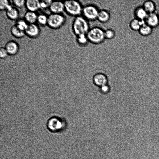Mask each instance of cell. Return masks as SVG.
I'll return each mask as SVG.
<instances>
[{
    "label": "cell",
    "instance_id": "cell-1",
    "mask_svg": "<svg viewBox=\"0 0 159 159\" xmlns=\"http://www.w3.org/2000/svg\"><path fill=\"white\" fill-rule=\"evenodd\" d=\"M46 126L51 132L57 133L64 131L66 128L67 123L64 118L57 116L50 117L47 120Z\"/></svg>",
    "mask_w": 159,
    "mask_h": 159
},
{
    "label": "cell",
    "instance_id": "cell-2",
    "mask_svg": "<svg viewBox=\"0 0 159 159\" xmlns=\"http://www.w3.org/2000/svg\"><path fill=\"white\" fill-rule=\"evenodd\" d=\"M90 29L88 21L83 16L75 17L72 23V29L76 36L86 34Z\"/></svg>",
    "mask_w": 159,
    "mask_h": 159
},
{
    "label": "cell",
    "instance_id": "cell-3",
    "mask_svg": "<svg viewBox=\"0 0 159 159\" xmlns=\"http://www.w3.org/2000/svg\"><path fill=\"white\" fill-rule=\"evenodd\" d=\"M104 31L98 26L90 28L86 34L89 42L93 44L102 43L105 39Z\"/></svg>",
    "mask_w": 159,
    "mask_h": 159
},
{
    "label": "cell",
    "instance_id": "cell-4",
    "mask_svg": "<svg viewBox=\"0 0 159 159\" xmlns=\"http://www.w3.org/2000/svg\"><path fill=\"white\" fill-rule=\"evenodd\" d=\"M65 11L69 15L75 17L81 16L83 7L79 1L67 0L64 2Z\"/></svg>",
    "mask_w": 159,
    "mask_h": 159
},
{
    "label": "cell",
    "instance_id": "cell-5",
    "mask_svg": "<svg viewBox=\"0 0 159 159\" xmlns=\"http://www.w3.org/2000/svg\"><path fill=\"white\" fill-rule=\"evenodd\" d=\"M66 20V17L62 14L51 13L48 16L47 25L51 29H58L64 24Z\"/></svg>",
    "mask_w": 159,
    "mask_h": 159
},
{
    "label": "cell",
    "instance_id": "cell-6",
    "mask_svg": "<svg viewBox=\"0 0 159 159\" xmlns=\"http://www.w3.org/2000/svg\"><path fill=\"white\" fill-rule=\"evenodd\" d=\"M99 11L95 5H87L83 7L82 14L88 21H93L97 19Z\"/></svg>",
    "mask_w": 159,
    "mask_h": 159
},
{
    "label": "cell",
    "instance_id": "cell-7",
    "mask_svg": "<svg viewBox=\"0 0 159 159\" xmlns=\"http://www.w3.org/2000/svg\"><path fill=\"white\" fill-rule=\"evenodd\" d=\"M40 33V28L39 25L36 23L29 24L25 31V35L32 38L38 37Z\"/></svg>",
    "mask_w": 159,
    "mask_h": 159
},
{
    "label": "cell",
    "instance_id": "cell-8",
    "mask_svg": "<svg viewBox=\"0 0 159 159\" xmlns=\"http://www.w3.org/2000/svg\"><path fill=\"white\" fill-rule=\"evenodd\" d=\"M9 55H16L19 50V45L18 43L14 40H10L5 44L4 47Z\"/></svg>",
    "mask_w": 159,
    "mask_h": 159
},
{
    "label": "cell",
    "instance_id": "cell-9",
    "mask_svg": "<svg viewBox=\"0 0 159 159\" xmlns=\"http://www.w3.org/2000/svg\"><path fill=\"white\" fill-rule=\"evenodd\" d=\"M49 9L51 13L62 14L65 11L64 3L60 1H52Z\"/></svg>",
    "mask_w": 159,
    "mask_h": 159
},
{
    "label": "cell",
    "instance_id": "cell-10",
    "mask_svg": "<svg viewBox=\"0 0 159 159\" xmlns=\"http://www.w3.org/2000/svg\"><path fill=\"white\" fill-rule=\"evenodd\" d=\"M93 80L94 84L100 87L107 84V77L102 73L95 74L93 76Z\"/></svg>",
    "mask_w": 159,
    "mask_h": 159
},
{
    "label": "cell",
    "instance_id": "cell-11",
    "mask_svg": "<svg viewBox=\"0 0 159 159\" xmlns=\"http://www.w3.org/2000/svg\"><path fill=\"white\" fill-rule=\"evenodd\" d=\"M7 17L10 20H17L19 16V11L17 8L11 5L6 10Z\"/></svg>",
    "mask_w": 159,
    "mask_h": 159
},
{
    "label": "cell",
    "instance_id": "cell-12",
    "mask_svg": "<svg viewBox=\"0 0 159 159\" xmlns=\"http://www.w3.org/2000/svg\"><path fill=\"white\" fill-rule=\"evenodd\" d=\"M25 6L28 11L36 12L40 9L39 0H25Z\"/></svg>",
    "mask_w": 159,
    "mask_h": 159
},
{
    "label": "cell",
    "instance_id": "cell-13",
    "mask_svg": "<svg viewBox=\"0 0 159 159\" xmlns=\"http://www.w3.org/2000/svg\"><path fill=\"white\" fill-rule=\"evenodd\" d=\"M110 14L107 10L102 9L99 10L97 17V20L102 23H107L110 18Z\"/></svg>",
    "mask_w": 159,
    "mask_h": 159
},
{
    "label": "cell",
    "instance_id": "cell-14",
    "mask_svg": "<svg viewBox=\"0 0 159 159\" xmlns=\"http://www.w3.org/2000/svg\"><path fill=\"white\" fill-rule=\"evenodd\" d=\"M38 15L36 12L28 11L25 13L24 19L29 24L36 23Z\"/></svg>",
    "mask_w": 159,
    "mask_h": 159
},
{
    "label": "cell",
    "instance_id": "cell-15",
    "mask_svg": "<svg viewBox=\"0 0 159 159\" xmlns=\"http://www.w3.org/2000/svg\"><path fill=\"white\" fill-rule=\"evenodd\" d=\"M10 31L11 35L16 38H21L25 35V32L15 24L11 27Z\"/></svg>",
    "mask_w": 159,
    "mask_h": 159
},
{
    "label": "cell",
    "instance_id": "cell-16",
    "mask_svg": "<svg viewBox=\"0 0 159 159\" xmlns=\"http://www.w3.org/2000/svg\"><path fill=\"white\" fill-rule=\"evenodd\" d=\"M146 22L149 25L155 26L159 23V19L157 16L154 13H150L146 17Z\"/></svg>",
    "mask_w": 159,
    "mask_h": 159
},
{
    "label": "cell",
    "instance_id": "cell-17",
    "mask_svg": "<svg viewBox=\"0 0 159 159\" xmlns=\"http://www.w3.org/2000/svg\"><path fill=\"white\" fill-rule=\"evenodd\" d=\"M144 24L142 21L137 19L133 20L130 22V26L133 30H137L140 29L141 26Z\"/></svg>",
    "mask_w": 159,
    "mask_h": 159
},
{
    "label": "cell",
    "instance_id": "cell-18",
    "mask_svg": "<svg viewBox=\"0 0 159 159\" xmlns=\"http://www.w3.org/2000/svg\"><path fill=\"white\" fill-rule=\"evenodd\" d=\"M48 18V16L44 14H40L38 15L37 22L41 25H47Z\"/></svg>",
    "mask_w": 159,
    "mask_h": 159
},
{
    "label": "cell",
    "instance_id": "cell-19",
    "mask_svg": "<svg viewBox=\"0 0 159 159\" xmlns=\"http://www.w3.org/2000/svg\"><path fill=\"white\" fill-rule=\"evenodd\" d=\"M77 42L80 45L84 46L87 45L89 42L86 34H81L77 36Z\"/></svg>",
    "mask_w": 159,
    "mask_h": 159
},
{
    "label": "cell",
    "instance_id": "cell-20",
    "mask_svg": "<svg viewBox=\"0 0 159 159\" xmlns=\"http://www.w3.org/2000/svg\"><path fill=\"white\" fill-rule=\"evenodd\" d=\"M15 24L25 32L29 25L24 19L17 20Z\"/></svg>",
    "mask_w": 159,
    "mask_h": 159
},
{
    "label": "cell",
    "instance_id": "cell-21",
    "mask_svg": "<svg viewBox=\"0 0 159 159\" xmlns=\"http://www.w3.org/2000/svg\"><path fill=\"white\" fill-rule=\"evenodd\" d=\"M144 9L146 12L151 13L154 10L155 5L152 2L148 1L145 2Z\"/></svg>",
    "mask_w": 159,
    "mask_h": 159
},
{
    "label": "cell",
    "instance_id": "cell-22",
    "mask_svg": "<svg viewBox=\"0 0 159 159\" xmlns=\"http://www.w3.org/2000/svg\"><path fill=\"white\" fill-rule=\"evenodd\" d=\"M151 31V29L150 26L144 24L140 28V32L143 35H147L150 33Z\"/></svg>",
    "mask_w": 159,
    "mask_h": 159
},
{
    "label": "cell",
    "instance_id": "cell-23",
    "mask_svg": "<svg viewBox=\"0 0 159 159\" xmlns=\"http://www.w3.org/2000/svg\"><path fill=\"white\" fill-rule=\"evenodd\" d=\"M104 35L105 39H111L114 37L115 33L113 29H108L105 30Z\"/></svg>",
    "mask_w": 159,
    "mask_h": 159
},
{
    "label": "cell",
    "instance_id": "cell-24",
    "mask_svg": "<svg viewBox=\"0 0 159 159\" xmlns=\"http://www.w3.org/2000/svg\"><path fill=\"white\" fill-rule=\"evenodd\" d=\"M40 9H45L49 7L52 2L50 0H42L39 1Z\"/></svg>",
    "mask_w": 159,
    "mask_h": 159
},
{
    "label": "cell",
    "instance_id": "cell-25",
    "mask_svg": "<svg viewBox=\"0 0 159 159\" xmlns=\"http://www.w3.org/2000/svg\"><path fill=\"white\" fill-rule=\"evenodd\" d=\"M11 6L10 1L7 0H0V9L1 10H6Z\"/></svg>",
    "mask_w": 159,
    "mask_h": 159
},
{
    "label": "cell",
    "instance_id": "cell-26",
    "mask_svg": "<svg viewBox=\"0 0 159 159\" xmlns=\"http://www.w3.org/2000/svg\"><path fill=\"white\" fill-rule=\"evenodd\" d=\"M136 14L137 17L140 19H143L147 16L146 11L144 9L142 8H138L136 11Z\"/></svg>",
    "mask_w": 159,
    "mask_h": 159
},
{
    "label": "cell",
    "instance_id": "cell-27",
    "mask_svg": "<svg viewBox=\"0 0 159 159\" xmlns=\"http://www.w3.org/2000/svg\"><path fill=\"white\" fill-rule=\"evenodd\" d=\"M12 2L15 7L17 8H22L25 5V1L24 0H14Z\"/></svg>",
    "mask_w": 159,
    "mask_h": 159
},
{
    "label": "cell",
    "instance_id": "cell-28",
    "mask_svg": "<svg viewBox=\"0 0 159 159\" xmlns=\"http://www.w3.org/2000/svg\"><path fill=\"white\" fill-rule=\"evenodd\" d=\"M9 55L4 47H1L0 48V57L1 59H4Z\"/></svg>",
    "mask_w": 159,
    "mask_h": 159
},
{
    "label": "cell",
    "instance_id": "cell-29",
    "mask_svg": "<svg viewBox=\"0 0 159 159\" xmlns=\"http://www.w3.org/2000/svg\"><path fill=\"white\" fill-rule=\"evenodd\" d=\"M100 88L101 92L103 94H106L109 92L110 87L107 84L104 85Z\"/></svg>",
    "mask_w": 159,
    "mask_h": 159
}]
</instances>
